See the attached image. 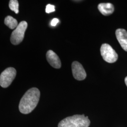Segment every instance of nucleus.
Returning a JSON list of instances; mask_svg holds the SVG:
<instances>
[{"label":"nucleus","instance_id":"obj_1","mask_svg":"<svg viewBox=\"0 0 127 127\" xmlns=\"http://www.w3.org/2000/svg\"><path fill=\"white\" fill-rule=\"evenodd\" d=\"M40 97V91L36 88H32L26 92L20 101L19 109L23 114L31 113L38 104Z\"/></svg>","mask_w":127,"mask_h":127},{"label":"nucleus","instance_id":"obj_2","mask_svg":"<svg viewBox=\"0 0 127 127\" xmlns=\"http://www.w3.org/2000/svg\"><path fill=\"white\" fill-rule=\"evenodd\" d=\"M90 121L84 115H74L64 119L58 125V127H89Z\"/></svg>","mask_w":127,"mask_h":127},{"label":"nucleus","instance_id":"obj_3","mask_svg":"<svg viewBox=\"0 0 127 127\" xmlns=\"http://www.w3.org/2000/svg\"><path fill=\"white\" fill-rule=\"evenodd\" d=\"M27 27V23L26 21H21L18 24L11 35L10 41L12 44L18 45L22 41Z\"/></svg>","mask_w":127,"mask_h":127},{"label":"nucleus","instance_id":"obj_4","mask_svg":"<svg viewBox=\"0 0 127 127\" xmlns=\"http://www.w3.org/2000/svg\"><path fill=\"white\" fill-rule=\"evenodd\" d=\"M100 52L105 61L109 63L115 62L118 58L117 53L108 44H103L100 48Z\"/></svg>","mask_w":127,"mask_h":127},{"label":"nucleus","instance_id":"obj_5","mask_svg":"<svg viewBox=\"0 0 127 127\" xmlns=\"http://www.w3.org/2000/svg\"><path fill=\"white\" fill-rule=\"evenodd\" d=\"M17 72L15 68L9 67L3 71L0 75V85L6 88L9 86L16 75Z\"/></svg>","mask_w":127,"mask_h":127},{"label":"nucleus","instance_id":"obj_6","mask_svg":"<svg viewBox=\"0 0 127 127\" xmlns=\"http://www.w3.org/2000/svg\"><path fill=\"white\" fill-rule=\"evenodd\" d=\"M72 70L74 78L78 81L84 80L86 77V73L82 64L77 61L73 62Z\"/></svg>","mask_w":127,"mask_h":127},{"label":"nucleus","instance_id":"obj_7","mask_svg":"<svg viewBox=\"0 0 127 127\" xmlns=\"http://www.w3.org/2000/svg\"><path fill=\"white\" fill-rule=\"evenodd\" d=\"M46 58L49 63L51 66L59 69L61 66V63L59 56L52 50L48 51L46 54Z\"/></svg>","mask_w":127,"mask_h":127},{"label":"nucleus","instance_id":"obj_8","mask_svg":"<svg viewBox=\"0 0 127 127\" xmlns=\"http://www.w3.org/2000/svg\"><path fill=\"white\" fill-rule=\"evenodd\" d=\"M116 37L123 49L127 52V31L122 28L116 30Z\"/></svg>","mask_w":127,"mask_h":127},{"label":"nucleus","instance_id":"obj_9","mask_svg":"<svg viewBox=\"0 0 127 127\" xmlns=\"http://www.w3.org/2000/svg\"><path fill=\"white\" fill-rule=\"evenodd\" d=\"M98 9L104 16H109L114 12V6L111 3H101L98 5Z\"/></svg>","mask_w":127,"mask_h":127},{"label":"nucleus","instance_id":"obj_10","mask_svg":"<svg viewBox=\"0 0 127 127\" xmlns=\"http://www.w3.org/2000/svg\"><path fill=\"white\" fill-rule=\"evenodd\" d=\"M4 23L8 27H9L11 29L16 28L18 26L17 20L10 16H8L5 18Z\"/></svg>","mask_w":127,"mask_h":127},{"label":"nucleus","instance_id":"obj_11","mask_svg":"<svg viewBox=\"0 0 127 127\" xmlns=\"http://www.w3.org/2000/svg\"><path fill=\"white\" fill-rule=\"evenodd\" d=\"M9 7L10 9L16 14L19 12V4L17 0H11L9 1Z\"/></svg>","mask_w":127,"mask_h":127},{"label":"nucleus","instance_id":"obj_12","mask_svg":"<svg viewBox=\"0 0 127 127\" xmlns=\"http://www.w3.org/2000/svg\"><path fill=\"white\" fill-rule=\"evenodd\" d=\"M55 11V6L51 4H48L46 6L45 11L47 13H50Z\"/></svg>","mask_w":127,"mask_h":127},{"label":"nucleus","instance_id":"obj_13","mask_svg":"<svg viewBox=\"0 0 127 127\" xmlns=\"http://www.w3.org/2000/svg\"><path fill=\"white\" fill-rule=\"evenodd\" d=\"M59 20L58 18H53L51 22V25L52 26L55 27L57 25L58 23H59Z\"/></svg>","mask_w":127,"mask_h":127},{"label":"nucleus","instance_id":"obj_14","mask_svg":"<svg viewBox=\"0 0 127 127\" xmlns=\"http://www.w3.org/2000/svg\"><path fill=\"white\" fill-rule=\"evenodd\" d=\"M125 84H126V85L127 86V76L125 79Z\"/></svg>","mask_w":127,"mask_h":127}]
</instances>
